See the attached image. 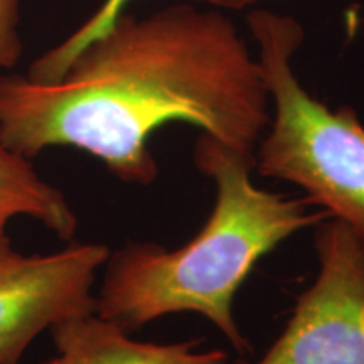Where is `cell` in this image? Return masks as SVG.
Instances as JSON below:
<instances>
[{"label":"cell","instance_id":"cell-1","mask_svg":"<svg viewBox=\"0 0 364 364\" xmlns=\"http://www.w3.org/2000/svg\"><path fill=\"white\" fill-rule=\"evenodd\" d=\"M270 113L263 70L238 26L223 9L189 2L144 17L124 12L58 83L0 76V139L9 149L34 159L75 147L127 184L157 179L149 139L164 125L198 127L255 154Z\"/></svg>","mask_w":364,"mask_h":364},{"label":"cell","instance_id":"cell-2","mask_svg":"<svg viewBox=\"0 0 364 364\" xmlns=\"http://www.w3.org/2000/svg\"><path fill=\"white\" fill-rule=\"evenodd\" d=\"M193 157L216 188L208 221L177 250L142 241L110 252L97 314L129 334L171 314H199L245 356L252 344L235 318L241 285L282 241L331 216L324 209L312 211L306 198H285L255 186V154L215 136L201 134Z\"/></svg>","mask_w":364,"mask_h":364},{"label":"cell","instance_id":"cell-3","mask_svg":"<svg viewBox=\"0 0 364 364\" xmlns=\"http://www.w3.org/2000/svg\"><path fill=\"white\" fill-rule=\"evenodd\" d=\"M247 24L270 97V130L255 149V171L292 182L311 204L343 221L364 243V125L351 107L314 98L292 68L304 43L294 16L257 9Z\"/></svg>","mask_w":364,"mask_h":364},{"label":"cell","instance_id":"cell-4","mask_svg":"<svg viewBox=\"0 0 364 364\" xmlns=\"http://www.w3.org/2000/svg\"><path fill=\"white\" fill-rule=\"evenodd\" d=\"M314 245L318 273L285 329L258 361L233 364H364V243L343 221L327 218Z\"/></svg>","mask_w":364,"mask_h":364},{"label":"cell","instance_id":"cell-5","mask_svg":"<svg viewBox=\"0 0 364 364\" xmlns=\"http://www.w3.org/2000/svg\"><path fill=\"white\" fill-rule=\"evenodd\" d=\"M110 250L71 243L49 255L0 253V364H21L41 332L97 314L93 284Z\"/></svg>","mask_w":364,"mask_h":364},{"label":"cell","instance_id":"cell-6","mask_svg":"<svg viewBox=\"0 0 364 364\" xmlns=\"http://www.w3.org/2000/svg\"><path fill=\"white\" fill-rule=\"evenodd\" d=\"M49 331L56 354L41 364H230L221 349L198 351L201 339L140 343L98 314L59 322Z\"/></svg>","mask_w":364,"mask_h":364},{"label":"cell","instance_id":"cell-7","mask_svg":"<svg viewBox=\"0 0 364 364\" xmlns=\"http://www.w3.org/2000/svg\"><path fill=\"white\" fill-rule=\"evenodd\" d=\"M16 216L33 218L65 241L73 240L78 228V216L65 194L36 172L31 159L0 139V253L14 248L7 225Z\"/></svg>","mask_w":364,"mask_h":364},{"label":"cell","instance_id":"cell-8","mask_svg":"<svg viewBox=\"0 0 364 364\" xmlns=\"http://www.w3.org/2000/svg\"><path fill=\"white\" fill-rule=\"evenodd\" d=\"M129 2L130 0H105L102 6L93 12V16H90L65 41H61L53 49L34 59L26 75L27 78L44 85L58 83L66 75L68 68H70L73 59L81 53V49L105 33L125 12ZM198 2L223 9V11H243V9L252 7L262 0H198Z\"/></svg>","mask_w":364,"mask_h":364},{"label":"cell","instance_id":"cell-9","mask_svg":"<svg viewBox=\"0 0 364 364\" xmlns=\"http://www.w3.org/2000/svg\"><path fill=\"white\" fill-rule=\"evenodd\" d=\"M21 56V0H0V68L12 70Z\"/></svg>","mask_w":364,"mask_h":364}]
</instances>
